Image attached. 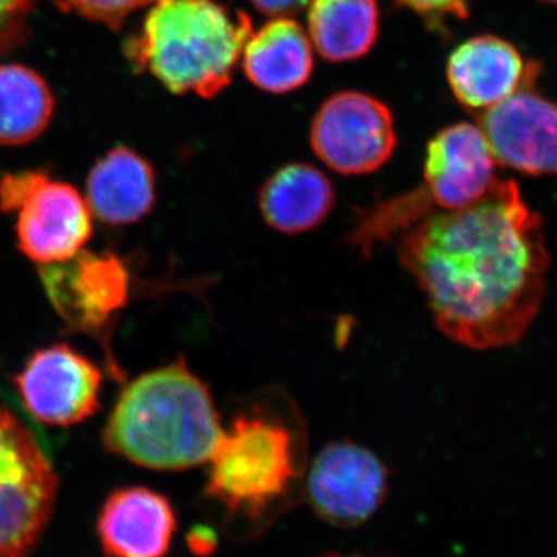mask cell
Listing matches in <instances>:
<instances>
[{"label":"cell","mask_w":557,"mask_h":557,"mask_svg":"<svg viewBox=\"0 0 557 557\" xmlns=\"http://www.w3.org/2000/svg\"><path fill=\"white\" fill-rule=\"evenodd\" d=\"M394 242L440 332L457 344L509 346L537 317L547 245L541 218L511 180H497L469 207L429 212Z\"/></svg>","instance_id":"1"},{"label":"cell","mask_w":557,"mask_h":557,"mask_svg":"<svg viewBox=\"0 0 557 557\" xmlns=\"http://www.w3.org/2000/svg\"><path fill=\"white\" fill-rule=\"evenodd\" d=\"M223 434L207 384L178 359L123 388L102 445L141 468L185 471L208 463Z\"/></svg>","instance_id":"2"},{"label":"cell","mask_w":557,"mask_h":557,"mask_svg":"<svg viewBox=\"0 0 557 557\" xmlns=\"http://www.w3.org/2000/svg\"><path fill=\"white\" fill-rule=\"evenodd\" d=\"M251 33L247 13L215 0H157L126 54L172 94L209 100L230 86Z\"/></svg>","instance_id":"3"},{"label":"cell","mask_w":557,"mask_h":557,"mask_svg":"<svg viewBox=\"0 0 557 557\" xmlns=\"http://www.w3.org/2000/svg\"><path fill=\"white\" fill-rule=\"evenodd\" d=\"M496 164L479 126L445 127L429 141L423 186L362 212L348 244L369 259L379 245L397 239L429 212L469 207L497 182Z\"/></svg>","instance_id":"4"},{"label":"cell","mask_w":557,"mask_h":557,"mask_svg":"<svg viewBox=\"0 0 557 557\" xmlns=\"http://www.w3.org/2000/svg\"><path fill=\"white\" fill-rule=\"evenodd\" d=\"M298 431L255 406L233 418L209 463L205 493L237 516L258 519L292 494L302 478Z\"/></svg>","instance_id":"5"},{"label":"cell","mask_w":557,"mask_h":557,"mask_svg":"<svg viewBox=\"0 0 557 557\" xmlns=\"http://www.w3.org/2000/svg\"><path fill=\"white\" fill-rule=\"evenodd\" d=\"M57 496V472L38 440L0 409V557L30 555L49 525Z\"/></svg>","instance_id":"6"},{"label":"cell","mask_w":557,"mask_h":557,"mask_svg":"<svg viewBox=\"0 0 557 557\" xmlns=\"http://www.w3.org/2000/svg\"><path fill=\"white\" fill-rule=\"evenodd\" d=\"M0 209L16 212L17 245L39 265L73 258L94 234V215L79 190L46 172L5 175L0 182Z\"/></svg>","instance_id":"7"},{"label":"cell","mask_w":557,"mask_h":557,"mask_svg":"<svg viewBox=\"0 0 557 557\" xmlns=\"http://www.w3.org/2000/svg\"><path fill=\"white\" fill-rule=\"evenodd\" d=\"M310 143L319 160L341 175H366L386 164L397 148L394 116L362 91L332 95L311 121Z\"/></svg>","instance_id":"8"},{"label":"cell","mask_w":557,"mask_h":557,"mask_svg":"<svg viewBox=\"0 0 557 557\" xmlns=\"http://www.w3.org/2000/svg\"><path fill=\"white\" fill-rule=\"evenodd\" d=\"M306 491L319 518L335 527H359L386 500L387 467L373 450L350 440L330 443L311 461Z\"/></svg>","instance_id":"9"},{"label":"cell","mask_w":557,"mask_h":557,"mask_svg":"<svg viewBox=\"0 0 557 557\" xmlns=\"http://www.w3.org/2000/svg\"><path fill=\"white\" fill-rule=\"evenodd\" d=\"M33 418L49 426L83 423L100 409L101 370L69 344L40 348L14 376Z\"/></svg>","instance_id":"10"},{"label":"cell","mask_w":557,"mask_h":557,"mask_svg":"<svg viewBox=\"0 0 557 557\" xmlns=\"http://www.w3.org/2000/svg\"><path fill=\"white\" fill-rule=\"evenodd\" d=\"M51 306L78 332L98 333L129 299V273L113 252L81 249L62 262L39 265Z\"/></svg>","instance_id":"11"},{"label":"cell","mask_w":557,"mask_h":557,"mask_svg":"<svg viewBox=\"0 0 557 557\" xmlns=\"http://www.w3.org/2000/svg\"><path fill=\"white\" fill-rule=\"evenodd\" d=\"M479 127L497 163L530 175L557 172V104L539 97L533 84L479 116Z\"/></svg>","instance_id":"12"},{"label":"cell","mask_w":557,"mask_h":557,"mask_svg":"<svg viewBox=\"0 0 557 557\" xmlns=\"http://www.w3.org/2000/svg\"><path fill=\"white\" fill-rule=\"evenodd\" d=\"M454 97L471 110L491 109L537 78L539 67L496 36H478L458 46L448 61Z\"/></svg>","instance_id":"13"},{"label":"cell","mask_w":557,"mask_h":557,"mask_svg":"<svg viewBox=\"0 0 557 557\" xmlns=\"http://www.w3.org/2000/svg\"><path fill=\"white\" fill-rule=\"evenodd\" d=\"M98 536L109 557H164L177 516L163 494L145 486L113 491L98 516Z\"/></svg>","instance_id":"14"},{"label":"cell","mask_w":557,"mask_h":557,"mask_svg":"<svg viewBox=\"0 0 557 557\" xmlns=\"http://www.w3.org/2000/svg\"><path fill=\"white\" fill-rule=\"evenodd\" d=\"M86 201L91 215L104 225L137 223L156 205V172L134 150H110L91 168Z\"/></svg>","instance_id":"15"},{"label":"cell","mask_w":557,"mask_h":557,"mask_svg":"<svg viewBox=\"0 0 557 557\" xmlns=\"http://www.w3.org/2000/svg\"><path fill=\"white\" fill-rule=\"evenodd\" d=\"M313 44L293 17H274L252 30L242 51L245 75L260 90L288 94L306 86L313 73Z\"/></svg>","instance_id":"16"},{"label":"cell","mask_w":557,"mask_h":557,"mask_svg":"<svg viewBox=\"0 0 557 557\" xmlns=\"http://www.w3.org/2000/svg\"><path fill=\"white\" fill-rule=\"evenodd\" d=\"M335 190L324 172L307 163H289L274 172L259 193L267 225L296 236L317 228L332 212Z\"/></svg>","instance_id":"17"},{"label":"cell","mask_w":557,"mask_h":557,"mask_svg":"<svg viewBox=\"0 0 557 557\" xmlns=\"http://www.w3.org/2000/svg\"><path fill=\"white\" fill-rule=\"evenodd\" d=\"M379 33L376 0H311L310 40L324 60H359L375 46Z\"/></svg>","instance_id":"18"},{"label":"cell","mask_w":557,"mask_h":557,"mask_svg":"<svg viewBox=\"0 0 557 557\" xmlns=\"http://www.w3.org/2000/svg\"><path fill=\"white\" fill-rule=\"evenodd\" d=\"M50 87L35 70L0 65V145H27L44 134L53 116Z\"/></svg>","instance_id":"19"},{"label":"cell","mask_w":557,"mask_h":557,"mask_svg":"<svg viewBox=\"0 0 557 557\" xmlns=\"http://www.w3.org/2000/svg\"><path fill=\"white\" fill-rule=\"evenodd\" d=\"M70 10L94 22L119 30L134 11L150 7L157 0H62Z\"/></svg>","instance_id":"20"},{"label":"cell","mask_w":557,"mask_h":557,"mask_svg":"<svg viewBox=\"0 0 557 557\" xmlns=\"http://www.w3.org/2000/svg\"><path fill=\"white\" fill-rule=\"evenodd\" d=\"M33 0H0V57L25 38Z\"/></svg>","instance_id":"21"},{"label":"cell","mask_w":557,"mask_h":557,"mask_svg":"<svg viewBox=\"0 0 557 557\" xmlns=\"http://www.w3.org/2000/svg\"><path fill=\"white\" fill-rule=\"evenodd\" d=\"M395 2L432 24L438 25L450 17L453 20L468 17L469 3L472 0H395Z\"/></svg>","instance_id":"22"},{"label":"cell","mask_w":557,"mask_h":557,"mask_svg":"<svg viewBox=\"0 0 557 557\" xmlns=\"http://www.w3.org/2000/svg\"><path fill=\"white\" fill-rule=\"evenodd\" d=\"M255 9L267 14L271 20L274 17H295L309 9L311 0H249Z\"/></svg>","instance_id":"23"},{"label":"cell","mask_w":557,"mask_h":557,"mask_svg":"<svg viewBox=\"0 0 557 557\" xmlns=\"http://www.w3.org/2000/svg\"><path fill=\"white\" fill-rule=\"evenodd\" d=\"M324 557H362V556H339V555H330Z\"/></svg>","instance_id":"24"},{"label":"cell","mask_w":557,"mask_h":557,"mask_svg":"<svg viewBox=\"0 0 557 557\" xmlns=\"http://www.w3.org/2000/svg\"><path fill=\"white\" fill-rule=\"evenodd\" d=\"M542 2L555 3L557 5V0H542Z\"/></svg>","instance_id":"25"}]
</instances>
